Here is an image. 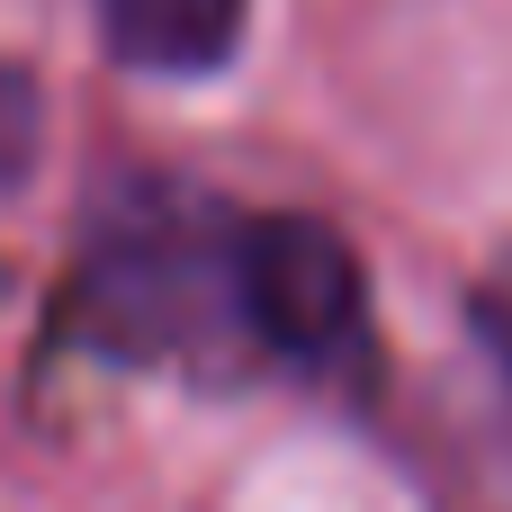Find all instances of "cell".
Returning <instances> with one entry per match:
<instances>
[{
	"label": "cell",
	"mask_w": 512,
	"mask_h": 512,
	"mask_svg": "<svg viewBox=\"0 0 512 512\" xmlns=\"http://www.w3.org/2000/svg\"><path fill=\"white\" fill-rule=\"evenodd\" d=\"M234 306L252 360H279L297 378H342L369 360V270L351 234L306 207L234 216Z\"/></svg>",
	"instance_id": "2"
},
{
	"label": "cell",
	"mask_w": 512,
	"mask_h": 512,
	"mask_svg": "<svg viewBox=\"0 0 512 512\" xmlns=\"http://www.w3.org/2000/svg\"><path fill=\"white\" fill-rule=\"evenodd\" d=\"M234 216L243 207L189 180H108L63 279V342L108 369L234 378L252 360L234 306Z\"/></svg>",
	"instance_id": "1"
},
{
	"label": "cell",
	"mask_w": 512,
	"mask_h": 512,
	"mask_svg": "<svg viewBox=\"0 0 512 512\" xmlns=\"http://www.w3.org/2000/svg\"><path fill=\"white\" fill-rule=\"evenodd\" d=\"M99 9V36L126 72H153V81H207L243 54V27H252V0H90Z\"/></svg>",
	"instance_id": "3"
},
{
	"label": "cell",
	"mask_w": 512,
	"mask_h": 512,
	"mask_svg": "<svg viewBox=\"0 0 512 512\" xmlns=\"http://www.w3.org/2000/svg\"><path fill=\"white\" fill-rule=\"evenodd\" d=\"M45 162V90L27 81V63H0V198L27 189Z\"/></svg>",
	"instance_id": "4"
},
{
	"label": "cell",
	"mask_w": 512,
	"mask_h": 512,
	"mask_svg": "<svg viewBox=\"0 0 512 512\" xmlns=\"http://www.w3.org/2000/svg\"><path fill=\"white\" fill-rule=\"evenodd\" d=\"M468 333H477V351L504 369V387H512V243L468 279Z\"/></svg>",
	"instance_id": "5"
}]
</instances>
